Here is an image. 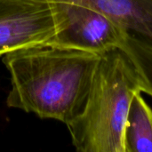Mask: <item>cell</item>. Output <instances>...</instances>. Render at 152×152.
<instances>
[{"mask_svg": "<svg viewBox=\"0 0 152 152\" xmlns=\"http://www.w3.org/2000/svg\"><path fill=\"white\" fill-rule=\"evenodd\" d=\"M63 28L61 12L47 0H0V56L50 44Z\"/></svg>", "mask_w": 152, "mask_h": 152, "instance_id": "obj_3", "label": "cell"}, {"mask_svg": "<svg viewBox=\"0 0 152 152\" xmlns=\"http://www.w3.org/2000/svg\"><path fill=\"white\" fill-rule=\"evenodd\" d=\"M125 152H152V110L142 92L131 102L124 131Z\"/></svg>", "mask_w": 152, "mask_h": 152, "instance_id": "obj_6", "label": "cell"}, {"mask_svg": "<svg viewBox=\"0 0 152 152\" xmlns=\"http://www.w3.org/2000/svg\"><path fill=\"white\" fill-rule=\"evenodd\" d=\"M120 48L127 53L136 69L141 92L152 97V49L129 37Z\"/></svg>", "mask_w": 152, "mask_h": 152, "instance_id": "obj_7", "label": "cell"}, {"mask_svg": "<svg viewBox=\"0 0 152 152\" xmlns=\"http://www.w3.org/2000/svg\"><path fill=\"white\" fill-rule=\"evenodd\" d=\"M47 1H67L94 8L121 26L129 37L152 49V0Z\"/></svg>", "mask_w": 152, "mask_h": 152, "instance_id": "obj_5", "label": "cell"}, {"mask_svg": "<svg viewBox=\"0 0 152 152\" xmlns=\"http://www.w3.org/2000/svg\"><path fill=\"white\" fill-rule=\"evenodd\" d=\"M101 55L48 44L4 54L11 76L9 108L70 123L83 110Z\"/></svg>", "mask_w": 152, "mask_h": 152, "instance_id": "obj_1", "label": "cell"}, {"mask_svg": "<svg viewBox=\"0 0 152 152\" xmlns=\"http://www.w3.org/2000/svg\"><path fill=\"white\" fill-rule=\"evenodd\" d=\"M141 92L134 65L122 48L101 54L81 113L67 125L81 152H125L124 131L134 95Z\"/></svg>", "mask_w": 152, "mask_h": 152, "instance_id": "obj_2", "label": "cell"}, {"mask_svg": "<svg viewBox=\"0 0 152 152\" xmlns=\"http://www.w3.org/2000/svg\"><path fill=\"white\" fill-rule=\"evenodd\" d=\"M51 3L61 12L64 28L48 45L101 55L121 47L128 37L121 26L94 8L67 1Z\"/></svg>", "mask_w": 152, "mask_h": 152, "instance_id": "obj_4", "label": "cell"}]
</instances>
